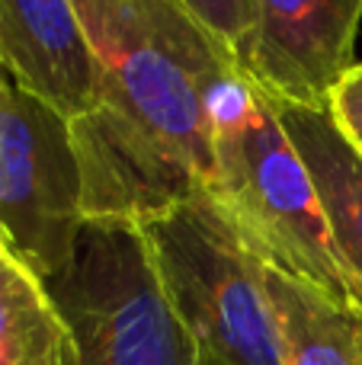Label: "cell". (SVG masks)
<instances>
[{"mask_svg":"<svg viewBox=\"0 0 362 365\" xmlns=\"http://www.w3.org/2000/svg\"><path fill=\"white\" fill-rule=\"evenodd\" d=\"M324 113L331 115L340 138L362 158V61H356L327 93Z\"/></svg>","mask_w":362,"mask_h":365,"instance_id":"12","label":"cell"},{"mask_svg":"<svg viewBox=\"0 0 362 365\" xmlns=\"http://www.w3.org/2000/svg\"><path fill=\"white\" fill-rule=\"evenodd\" d=\"M269 103L311 173L340 259L362 285V158L340 138L324 109Z\"/></svg>","mask_w":362,"mask_h":365,"instance_id":"8","label":"cell"},{"mask_svg":"<svg viewBox=\"0 0 362 365\" xmlns=\"http://www.w3.org/2000/svg\"><path fill=\"white\" fill-rule=\"evenodd\" d=\"M45 285L81 365H215L173 311L135 225L87 221L71 263Z\"/></svg>","mask_w":362,"mask_h":365,"instance_id":"4","label":"cell"},{"mask_svg":"<svg viewBox=\"0 0 362 365\" xmlns=\"http://www.w3.org/2000/svg\"><path fill=\"white\" fill-rule=\"evenodd\" d=\"M0 61L68 119L93 103V58L74 0H0Z\"/></svg>","mask_w":362,"mask_h":365,"instance_id":"7","label":"cell"},{"mask_svg":"<svg viewBox=\"0 0 362 365\" xmlns=\"http://www.w3.org/2000/svg\"><path fill=\"white\" fill-rule=\"evenodd\" d=\"M183 4L234 51L244 68L254 38V0H183Z\"/></svg>","mask_w":362,"mask_h":365,"instance_id":"11","label":"cell"},{"mask_svg":"<svg viewBox=\"0 0 362 365\" xmlns=\"http://www.w3.org/2000/svg\"><path fill=\"white\" fill-rule=\"evenodd\" d=\"M83 225L71 119L0 71V234L51 282L71 263Z\"/></svg>","mask_w":362,"mask_h":365,"instance_id":"5","label":"cell"},{"mask_svg":"<svg viewBox=\"0 0 362 365\" xmlns=\"http://www.w3.org/2000/svg\"><path fill=\"white\" fill-rule=\"evenodd\" d=\"M148 253L173 311L215 365H282L267 266L209 192L145 221Z\"/></svg>","mask_w":362,"mask_h":365,"instance_id":"3","label":"cell"},{"mask_svg":"<svg viewBox=\"0 0 362 365\" xmlns=\"http://www.w3.org/2000/svg\"><path fill=\"white\" fill-rule=\"evenodd\" d=\"M212 151L215 167L205 192L263 266L362 311V285L340 259L314 180L269 96L254 125L215 138Z\"/></svg>","mask_w":362,"mask_h":365,"instance_id":"2","label":"cell"},{"mask_svg":"<svg viewBox=\"0 0 362 365\" xmlns=\"http://www.w3.org/2000/svg\"><path fill=\"white\" fill-rule=\"evenodd\" d=\"M0 365H81L74 330L48 285L0 234Z\"/></svg>","mask_w":362,"mask_h":365,"instance_id":"10","label":"cell"},{"mask_svg":"<svg viewBox=\"0 0 362 365\" xmlns=\"http://www.w3.org/2000/svg\"><path fill=\"white\" fill-rule=\"evenodd\" d=\"M74 6L93 58V103L71 119L83 221L141 227L205 192V100L241 61L183 0Z\"/></svg>","mask_w":362,"mask_h":365,"instance_id":"1","label":"cell"},{"mask_svg":"<svg viewBox=\"0 0 362 365\" xmlns=\"http://www.w3.org/2000/svg\"><path fill=\"white\" fill-rule=\"evenodd\" d=\"M282 365H362V311L267 269Z\"/></svg>","mask_w":362,"mask_h":365,"instance_id":"9","label":"cell"},{"mask_svg":"<svg viewBox=\"0 0 362 365\" xmlns=\"http://www.w3.org/2000/svg\"><path fill=\"white\" fill-rule=\"evenodd\" d=\"M359 26L362 0H254L244 71L269 100L324 109L356 64Z\"/></svg>","mask_w":362,"mask_h":365,"instance_id":"6","label":"cell"},{"mask_svg":"<svg viewBox=\"0 0 362 365\" xmlns=\"http://www.w3.org/2000/svg\"><path fill=\"white\" fill-rule=\"evenodd\" d=\"M0 71H4V61H0Z\"/></svg>","mask_w":362,"mask_h":365,"instance_id":"13","label":"cell"}]
</instances>
